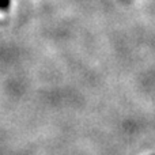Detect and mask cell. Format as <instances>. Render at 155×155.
Listing matches in <instances>:
<instances>
[{"label": "cell", "mask_w": 155, "mask_h": 155, "mask_svg": "<svg viewBox=\"0 0 155 155\" xmlns=\"http://www.w3.org/2000/svg\"><path fill=\"white\" fill-rule=\"evenodd\" d=\"M10 7V0H0V10L5 11Z\"/></svg>", "instance_id": "6da1fadb"}]
</instances>
